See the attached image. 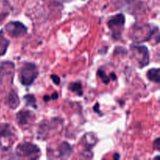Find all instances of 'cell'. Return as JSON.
Returning a JSON list of instances; mask_svg holds the SVG:
<instances>
[{
  "instance_id": "1",
  "label": "cell",
  "mask_w": 160,
  "mask_h": 160,
  "mask_svg": "<svg viewBox=\"0 0 160 160\" xmlns=\"http://www.w3.org/2000/svg\"><path fill=\"white\" fill-rule=\"evenodd\" d=\"M37 66L33 62H25L19 73L20 81L23 86H31L38 76Z\"/></svg>"
},
{
  "instance_id": "2",
  "label": "cell",
  "mask_w": 160,
  "mask_h": 160,
  "mask_svg": "<svg viewBox=\"0 0 160 160\" xmlns=\"http://www.w3.org/2000/svg\"><path fill=\"white\" fill-rule=\"evenodd\" d=\"M125 19L123 13H118L111 17L107 22V25L112 32V36L115 39L121 38V34L124 28Z\"/></svg>"
},
{
  "instance_id": "3",
  "label": "cell",
  "mask_w": 160,
  "mask_h": 160,
  "mask_svg": "<svg viewBox=\"0 0 160 160\" xmlns=\"http://www.w3.org/2000/svg\"><path fill=\"white\" fill-rule=\"evenodd\" d=\"M40 148L38 146L31 142H23L17 145L16 148V155L18 157H29L31 159H37V156H39Z\"/></svg>"
},
{
  "instance_id": "4",
  "label": "cell",
  "mask_w": 160,
  "mask_h": 160,
  "mask_svg": "<svg viewBox=\"0 0 160 160\" xmlns=\"http://www.w3.org/2000/svg\"><path fill=\"white\" fill-rule=\"evenodd\" d=\"M131 51L140 67H146L149 63V51L145 45H131Z\"/></svg>"
},
{
  "instance_id": "5",
  "label": "cell",
  "mask_w": 160,
  "mask_h": 160,
  "mask_svg": "<svg viewBox=\"0 0 160 160\" xmlns=\"http://www.w3.org/2000/svg\"><path fill=\"white\" fill-rule=\"evenodd\" d=\"M149 24H145L144 26H142V25L134 26V28L133 29V31H134V34H133L132 37L133 39L136 42H146V41H149L152 38V36L154 35L156 31H159L158 27H156V29L145 33V31L149 28Z\"/></svg>"
},
{
  "instance_id": "6",
  "label": "cell",
  "mask_w": 160,
  "mask_h": 160,
  "mask_svg": "<svg viewBox=\"0 0 160 160\" xmlns=\"http://www.w3.org/2000/svg\"><path fill=\"white\" fill-rule=\"evenodd\" d=\"M6 32L12 38H20L28 33V28L20 21H11L6 25Z\"/></svg>"
},
{
  "instance_id": "7",
  "label": "cell",
  "mask_w": 160,
  "mask_h": 160,
  "mask_svg": "<svg viewBox=\"0 0 160 160\" xmlns=\"http://www.w3.org/2000/svg\"><path fill=\"white\" fill-rule=\"evenodd\" d=\"M33 114L28 110H20L16 115V119L18 123L19 126L23 128H26L31 123L33 119Z\"/></svg>"
},
{
  "instance_id": "8",
  "label": "cell",
  "mask_w": 160,
  "mask_h": 160,
  "mask_svg": "<svg viewBox=\"0 0 160 160\" xmlns=\"http://www.w3.org/2000/svg\"><path fill=\"white\" fill-rule=\"evenodd\" d=\"M14 137V133L12 132V127L9 123H2L0 124V143H2L3 141H10Z\"/></svg>"
},
{
  "instance_id": "9",
  "label": "cell",
  "mask_w": 160,
  "mask_h": 160,
  "mask_svg": "<svg viewBox=\"0 0 160 160\" xmlns=\"http://www.w3.org/2000/svg\"><path fill=\"white\" fill-rule=\"evenodd\" d=\"M58 157L62 159H67L71 156L73 149V147L67 142H62L58 147Z\"/></svg>"
},
{
  "instance_id": "10",
  "label": "cell",
  "mask_w": 160,
  "mask_h": 160,
  "mask_svg": "<svg viewBox=\"0 0 160 160\" xmlns=\"http://www.w3.org/2000/svg\"><path fill=\"white\" fill-rule=\"evenodd\" d=\"M15 64L10 61H4L0 62V80L2 79L4 77L9 76L13 74Z\"/></svg>"
},
{
  "instance_id": "11",
  "label": "cell",
  "mask_w": 160,
  "mask_h": 160,
  "mask_svg": "<svg viewBox=\"0 0 160 160\" xmlns=\"http://www.w3.org/2000/svg\"><path fill=\"white\" fill-rule=\"evenodd\" d=\"M6 103H7L8 106L12 110L18 108L19 106H20V98H19L18 95L14 90L9 92L7 97V100H6Z\"/></svg>"
},
{
  "instance_id": "12",
  "label": "cell",
  "mask_w": 160,
  "mask_h": 160,
  "mask_svg": "<svg viewBox=\"0 0 160 160\" xmlns=\"http://www.w3.org/2000/svg\"><path fill=\"white\" fill-rule=\"evenodd\" d=\"M97 138L93 133H88L84 134L82 139V143L84 144V149L91 150V148L97 143Z\"/></svg>"
},
{
  "instance_id": "13",
  "label": "cell",
  "mask_w": 160,
  "mask_h": 160,
  "mask_svg": "<svg viewBox=\"0 0 160 160\" xmlns=\"http://www.w3.org/2000/svg\"><path fill=\"white\" fill-rule=\"evenodd\" d=\"M159 72V68H152L148 70L146 76L150 81H152V82L156 83V84H159L160 81Z\"/></svg>"
},
{
  "instance_id": "14",
  "label": "cell",
  "mask_w": 160,
  "mask_h": 160,
  "mask_svg": "<svg viewBox=\"0 0 160 160\" xmlns=\"http://www.w3.org/2000/svg\"><path fill=\"white\" fill-rule=\"evenodd\" d=\"M3 31H0V56L5 55L9 45V41L3 35Z\"/></svg>"
},
{
  "instance_id": "15",
  "label": "cell",
  "mask_w": 160,
  "mask_h": 160,
  "mask_svg": "<svg viewBox=\"0 0 160 160\" xmlns=\"http://www.w3.org/2000/svg\"><path fill=\"white\" fill-rule=\"evenodd\" d=\"M68 88L70 92L76 93L78 95H80V96L83 95V88L82 85H81V83L79 82V81L70 83Z\"/></svg>"
},
{
  "instance_id": "16",
  "label": "cell",
  "mask_w": 160,
  "mask_h": 160,
  "mask_svg": "<svg viewBox=\"0 0 160 160\" xmlns=\"http://www.w3.org/2000/svg\"><path fill=\"white\" fill-rule=\"evenodd\" d=\"M23 99H24L26 106H31V107L34 108V109H37V105H36V98L33 95L28 94L23 96Z\"/></svg>"
},
{
  "instance_id": "17",
  "label": "cell",
  "mask_w": 160,
  "mask_h": 160,
  "mask_svg": "<svg viewBox=\"0 0 160 160\" xmlns=\"http://www.w3.org/2000/svg\"><path fill=\"white\" fill-rule=\"evenodd\" d=\"M97 75L101 78L102 81V82L104 83L105 84H108L109 82H110V80H111L110 77L108 76V75L106 74V72H105L103 70H102V69H99V70H98V72H97Z\"/></svg>"
},
{
  "instance_id": "18",
  "label": "cell",
  "mask_w": 160,
  "mask_h": 160,
  "mask_svg": "<svg viewBox=\"0 0 160 160\" xmlns=\"http://www.w3.org/2000/svg\"><path fill=\"white\" fill-rule=\"evenodd\" d=\"M51 78H52V81L54 82L55 84L59 85V84H60V78H59V76H57L56 74L51 75Z\"/></svg>"
},
{
  "instance_id": "19",
  "label": "cell",
  "mask_w": 160,
  "mask_h": 160,
  "mask_svg": "<svg viewBox=\"0 0 160 160\" xmlns=\"http://www.w3.org/2000/svg\"><path fill=\"white\" fill-rule=\"evenodd\" d=\"M153 147H154V149L159 151L160 148V142H159V138H157L156 140L154 141V144H153Z\"/></svg>"
},
{
  "instance_id": "20",
  "label": "cell",
  "mask_w": 160,
  "mask_h": 160,
  "mask_svg": "<svg viewBox=\"0 0 160 160\" xmlns=\"http://www.w3.org/2000/svg\"><path fill=\"white\" fill-rule=\"evenodd\" d=\"M58 97H59V95H58L57 92H55L54 93H53L52 95L51 96H50V99H57Z\"/></svg>"
},
{
  "instance_id": "21",
  "label": "cell",
  "mask_w": 160,
  "mask_h": 160,
  "mask_svg": "<svg viewBox=\"0 0 160 160\" xmlns=\"http://www.w3.org/2000/svg\"><path fill=\"white\" fill-rule=\"evenodd\" d=\"M109 77H110V79L112 80V81H116V80H117V75L114 73H111Z\"/></svg>"
},
{
  "instance_id": "22",
  "label": "cell",
  "mask_w": 160,
  "mask_h": 160,
  "mask_svg": "<svg viewBox=\"0 0 160 160\" xmlns=\"http://www.w3.org/2000/svg\"><path fill=\"white\" fill-rule=\"evenodd\" d=\"M120 158V156L118 154V153H115V154L113 155V159H119Z\"/></svg>"
},
{
  "instance_id": "23",
  "label": "cell",
  "mask_w": 160,
  "mask_h": 160,
  "mask_svg": "<svg viewBox=\"0 0 160 160\" xmlns=\"http://www.w3.org/2000/svg\"><path fill=\"white\" fill-rule=\"evenodd\" d=\"M126 2H132L133 0H125Z\"/></svg>"
}]
</instances>
